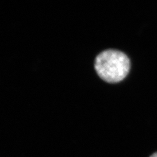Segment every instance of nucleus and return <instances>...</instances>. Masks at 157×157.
<instances>
[{
    "label": "nucleus",
    "mask_w": 157,
    "mask_h": 157,
    "mask_svg": "<svg viewBox=\"0 0 157 157\" xmlns=\"http://www.w3.org/2000/svg\"><path fill=\"white\" fill-rule=\"evenodd\" d=\"M130 67L128 57L119 51H104L95 58L96 72L108 83H115L122 81L128 75Z\"/></svg>",
    "instance_id": "obj_1"
},
{
    "label": "nucleus",
    "mask_w": 157,
    "mask_h": 157,
    "mask_svg": "<svg viewBox=\"0 0 157 157\" xmlns=\"http://www.w3.org/2000/svg\"><path fill=\"white\" fill-rule=\"evenodd\" d=\"M150 157H157V152H155L152 155L150 156Z\"/></svg>",
    "instance_id": "obj_2"
}]
</instances>
